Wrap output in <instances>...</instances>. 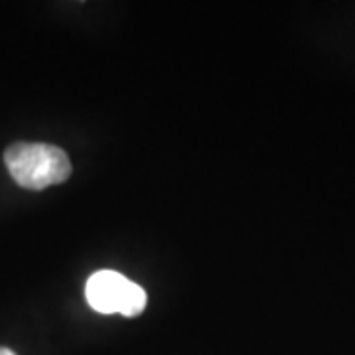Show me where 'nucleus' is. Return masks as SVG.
Instances as JSON below:
<instances>
[{
  "label": "nucleus",
  "instance_id": "f257e3e1",
  "mask_svg": "<svg viewBox=\"0 0 355 355\" xmlns=\"http://www.w3.org/2000/svg\"><path fill=\"white\" fill-rule=\"evenodd\" d=\"M4 164L14 182L26 190H44L71 176L67 154L46 142H14L4 150Z\"/></svg>",
  "mask_w": 355,
  "mask_h": 355
},
{
  "label": "nucleus",
  "instance_id": "f03ea898",
  "mask_svg": "<svg viewBox=\"0 0 355 355\" xmlns=\"http://www.w3.org/2000/svg\"><path fill=\"white\" fill-rule=\"evenodd\" d=\"M130 280L114 270H99L91 275L85 284V298L95 312L121 314Z\"/></svg>",
  "mask_w": 355,
  "mask_h": 355
},
{
  "label": "nucleus",
  "instance_id": "7ed1b4c3",
  "mask_svg": "<svg viewBox=\"0 0 355 355\" xmlns=\"http://www.w3.org/2000/svg\"><path fill=\"white\" fill-rule=\"evenodd\" d=\"M144 306H146V292L140 284L130 280L128 291L125 294V302H123V308H121V314L127 318L139 316V314H142Z\"/></svg>",
  "mask_w": 355,
  "mask_h": 355
},
{
  "label": "nucleus",
  "instance_id": "20e7f679",
  "mask_svg": "<svg viewBox=\"0 0 355 355\" xmlns=\"http://www.w3.org/2000/svg\"><path fill=\"white\" fill-rule=\"evenodd\" d=\"M0 355H16V354L10 352V349H6V347H0Z\"/></svg>",
  "mask_w": 355,
  "mask_h": 355
}]
</instances>
